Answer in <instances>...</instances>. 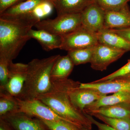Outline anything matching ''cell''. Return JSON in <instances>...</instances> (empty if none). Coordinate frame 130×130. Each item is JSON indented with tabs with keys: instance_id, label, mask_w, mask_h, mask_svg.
<instances>
[{
	"instance_id": "cell-1",
	"label": "cell",
	"mask_w": 130,
	"mask_h": 130,
	"mask_svg": "<svg viewBox=\"0 0 130 130\" xmlns=\"http://www.w3.org/2000/svg\"><path fill=\"white\" fill-rule=\"evenodd\" d=\"M48 92L40 96V100L53 109L60 116L69 121L76 130L91 129L92 123L83 111L77 108L70 100L71 91L80 86L78 81L67 79L53 81Z\"/></svg>"
},
{
	"instance_id": "cell-2",
	"label": "cell",
	"mask_w": 130,
	"mask_h": 130,
	"mask_svg": "<svg viewBox=\"0 0 130 130\" xmlns=\"http://www.w3.org/2000/svg\"><path fill=\"white\" fill-rule=\"evenodd\" d=\"M40 20L36 18H0V61L9 64L17 58L31 39L29 31Z\"/></svg>"
},
{
	"instance_id": "cell-3",
	"label": "cell",
	"mask_w": 130,
	"mask_h": 130,
	"mask_svg": "<svg viewBox=\"0 0 130 130\" xmlns=\"http://www.w3.org/2000/svg\"><path fill=\"white\" fill-rule=\"evenodd\" d=\"M60 55L35 59L27 64L26 79L21 94L17 98L23 100L37 99L51 90L53 86L51 70Z\"/></svg>"
},
{
	"instance_id": "cell-4",
	"label": "cell",
	"mask_w": 130,
	"mask_h": 130,
	"mask_svg": "<svg viewBox=\"0 0 130 130\" xmlns=\"http://www.w3.org/2000/svg\"><path fill=\"white\" fill-rule=\"evenodd\" d=\"M82 26L81 13L57 15L55 18L40 20L35 26L42 30L62 37L74 31Z\"/></svg>"
},
{
	"instance_id": "cell-5",
	"label": "cell",
	"mask_w": 130,
	"mask_h": 130,
	"mask_svg": "<svg viewBox=\"0 0 130 130\" xmlns=\"http://www.w3.org/2000/svg\"><path fill=\"white\" fill-rule=\"evenodd\" d=\"M16 98L19 107L18 112L44 120L66 123L75 130L71 123L60 116L51 107L40 100H23Z\"/></svg>"
},
{
	"instance_id": "cell-6",
	"label": "cell",
	"mask_w": 130,
	"mask_h": 130,
	"mask_svg": "<svg viewBox=\"0 0 130 130\" xmlns=\"http://www.w3.org/2000/svg\"><path fill=\"white\" fill-rule=\"evenodd\" d=\"M62 37L60 49L67 51L95 46L98 43L96 33L90 32L82 26Z\"/></svg>"
},
{
	"instance_id": "cell-7",
	"label": "cell",
	"mask_w": 130,
	"mask_h": 130,
	"mask_svg": "<svg viewBox=\"0 0 130 130\" xmlns=\"http://www.w3.org/2000/svg\"><path fill=\"white\" fill-rule=\"evenodd\" d=\"M125 53L124 50L98 43L95 47L90 63L91 67L96 71H105L109 65L121 58Z\"/></svg>"
},
{
	"instance_id": "cell-8",
	"label": "cell",
	"mask_w": 130,
	"mask_h": 130,
	"mask_svg": "<svg viewBox=\"0 0 130 130\" xmlns=\"http://www.w3.org/2000/svg\"><path fill=\"white\" fill-rule=\"evenodd\" d=\"M8 78L4 89L1 92H5L18 98L23 91L27 76V64L10 62L8 66Z\"/></svg>"
},
{
	"instance_id": "cell-9",
	"label": "cell",
	"mask_w": 130,
	"mask_h": 130,
	"mask_svg": "<svg viewBox=\"0 0 130 130\" xmlns=\"http://www.w3.org/2000/svg\"><path fill=\"white\" fill-rule=\"evenodd\" d=\"M15 130H51L41 120L22 112L0 117Z\"/></svg>"
},
{
	"instance_id": "cell-10",
	"label": "cell",
	"mask_w": 130,
	"mask_h": 130,
	"mask_svg": "<svg viewBox=\"0 0 130 130\" xmlns=\"http://www.w3.org/2000/svg\"><path fill=\"white\" fill-rule=\"evenodd\" d=\"M106 11L93 2L85 8L81 14L82 27L93 33L104 29Z\"/></svg>"
},
{
	"instance_id": "cell-11",
	"label": "cell",
	"mask_w": 130,
	"mask_h": 130,
	"mask_svg": "<svg viewBox=\"0 0 130 130\" xmlns=\"http://www.w3.org/2000/svg\"><path fill=\"white\" fill-rule=\"evenodd\" d=\"M107 95L93 89L76 87L69 94L70 100L77 108L84 112L85 107Z\"/></svg>"
},
{
	"instance_id": "cell-12",
	"label": "cell",
	"mask_w": 130,
	"mask_h": 130,
	"mask_svg": "<svg viewBox=\"0 0 130 130\" xmlns=\"http://www.w3.org/2000/svg\"><path fill=\"white\" fill-rule=\"evenodd\" d=\"M79 88L94 89L106 95L120 91L130 92V79L119 78L100 83H81Z\"/></svg>"
},
{
	"instance_id": "cell-13",
	"label": "cell",
	"mask_w": 130,
	"mask_h": 130,
	"mask_svg": "<svg viewBox=\"0 0 130 130\" xmlns=\"http://www.w3.org/2000/svg\"><path fill=\"white\" fill-rule=\"evenodd\" d=\"M44 1L25 0L19 3L9 7L0 14V18L19 19L36 17L33 14V11L40 3Z\"/></svg>"
},
{
	"instance_id": "cell-14",
	"label": "cell",
	"mask_w": 130,
	"mask_h": 130,
	"mask_svg": "<svg viewBox=\"0 0 130 130\" xmlns=\"http://www.w3.org/2000/svg\"><path fill=\"white\" fill-rule=\"evenodd\" d=\"M130 27V10L128 4L120 10L106 11L104 29Z\"/></svg>"
},
{
	"instance_id": "cell-15",
	"label": "cell",
	"mask_w": 130,
	"mask_h": 130,
	"mask_svg": "<svg viewBox=\"0 0 130 130\" xmlns=\"http://www.w3.org/2000/svg\"><path fill=\"white\" fill-rule=\"evenodd\" d=\"M31 39L36 40L42 48L47 51L55 49H60L62 43V37L42 30L31 29L28 32Z\"/></svg>"
},
{
	"instance_id": "cell-16",
	"label": "cell",
	"mask_w": 130,
	"mask_h": 130,
	"mask_svg": "<svg viewBox=\"0 0 130 130\" xmlns=\"http://www.w3.org/2000/svg\"><path fill=\"white\" fill-rule=\"evenodd\" d=\"M96 35L99 43L126 52L130 51V42L109 30L103 29Z\"/></svg>"
},
{
	"instance_id": "cell-17",
	"label": "cell",
	"mask_w": 130,
	"mask_h": 130,
	"mask_svg": "<svg viewBox=\"0 0 130 130\" xmlns=\"http://www.w3.org/2000/svg\"><path fill=\"white\" fill-rule=\"evenodd\" d=\"M92 115L98 114L114 118H130V103H122L111 106L101 107L85 112Z\"/></svg>"
},
{
	"instance_id": "cell-18",
	"label": "cell",
	"mask_w": 130,
	"mask_h": 130,
	"mask_svg": "<svg viewBox=\"0 0 130 130\" xmlns=\"http://www.w3.org/2000/svg\"><path fill=\"white\" fill-rule=\"evenodd\" d=\"M54 8L57 15L65 13H81L93 0H54Z\"/></svg>"
},
{
	"instance_id": "cell-19",
	"label": "cell",
	"mask_w": 130,
	"mask_h": 130,
	"mask_svg": "<svg viewBox=\"0 0 130 130\" xmlns=\"http://www.w3.org/2000/svg\"><path fill=\"white\" fill-rule=\"evenodd\" d=\"M74 65L68 55L58 57L54 64L51 73L52 82L67 79L72 72Z\"/></svg>"
},
{
	"instance_id": "cell-20",
	"label": "cell",
	"mask_w": 130,
	"mask_h": 130,
	"mask_svg": "<svg viewBox=\"0 0 130 130\" xmlns=\"http://www.w3.org/2000/svg\"><path fill=\"white\" fill-rule=\"evenodd\" d=\"M122 103H130V92L120 91L113 93L111 95L104 96L85 107L84 112L85 113L101 107L111 106Z\"/></svg>"
},
{
	"instance_id": "cell-21",
	"label": "cell",
	"mask_w": 130,
	"mask_h": 130,
	"mask_svg": "<svg viewBox=\"0 0 130 130\" xmlns=\"http://www.w3.org/2000/svg\"><path fill=\"white\" fill-rule=\"evenodd\" d=\"M19 108L16 97L6 92L0 91V117L18 112Z\"/></svg>"
},
{
	"instance_id": "cell-22",
	"label": "cell",
	"mask_w": 130,
	"mask_h": 130,
	"mask_svg": "<svg viewBox=\"0 0 130 130\" xmlns=\"http://www.w3.org/2000/svg\"><path fill=\"white\" fill-rule=\"evenodd\" d=\"M95 46L68 51L67 55L74 66L90 63Z\"/></svg>"
},
{
	"instance_id": "cell-23",
	"label": "cell",
	"mask_w": 130,
	"mask_h": 130,
	"mask_svg": "<svg viewBox=\"0 0 130 130\" xmlns=\"http://www.w3.org/2000/svg\"><path fill=\"white\" fill-rule=\"evenodd\" d=\"M117 130H130V118H114L98 114H94L91 115Z\"/></svg>"
},
{
	"instance_id": "cell-24",
	"label": "cell",
	"mask_w": 130,
	"mask_h": 130,
	"mask_svg": "<svg viewBox=\"0 0 130 130\" xmlns=\"http://www.w3.org/2000/svg\"><path fill=\"white\" fill-rule=\"evenodd\" d=\"M105 11H115L120 10L130 0H93Z\"/></svg>"
},
{
	"instance_id": "cell-25",
	"label": "cell",
	"mask_w": 130,
	"mask_h": 130,
	"mask_svg": "<svg viewBox=\"0 0 130 130\" xmlns=\"http://www.w3.org/2000/svg\"><path fill=\"white\" fill-rule=\"evenodd\" d=\"M130 74V59L128 60V63L125 65L123 66V67L120 68L111 73L108 75L104 77L96 80L93 81V83H100V82H104L109 80H112L115 78L123 77L126 75Z\"/></svg>"
},
{
	"instance_id": "cell-26",
	"label": "cell",
	"mask_w": 130,
	"mask_h": 130,
	"mask_svg": "<svg viewBox=\"0 0 130 130\" xmlns=\"http://www.w3.org/2000/svg\"><path fill=\"white\" fill-rule=\"evenodd\" d=\"M41 120L51 130H75L66 123Z\"/></svg>"
},
{
	"instance_id": "cell-27",
	"label": "cell",
	"mask_w": 130,
	"mask_h": 130,
	"mask_svg": "<svg viewBox=\"0 0 130 130\" xmlns=\"http://www.w3.org/2000/svg\"><path fill=\"white\" fill-rule=\"evenodd\" d=\"M25 0H0V14L9 7Z\"/></svg>"
},
{
	"instance_id": "cell-28",
	"label": "cell",
	"mask_w": 130,
	"mask_h": 130,
	"mask_svg": "<svg viewBox=\"0 0 130 130\" xmlns=\"http://www.w3.org/2000/svg\"><path fill=\"white\" fill-rule=\"evenodd\" d=\"M108 30L121 36L130 42V27L108 29Z\"/></svg>"
},
{
	"instance_id": "cell-29",
	"label": "cell",
	"mask_w": 130,
	"mask_h": 130,
	"mask_svg": "<svg viewBox=\"0 0 130 130\" xmlns=\"http://www.w3.org/2000/svg\"><path fill=\"white\" fill-rule=\"evenodd\" d=\"M88 118L89 120L92 124L95 125L98 128L99 130H117L114 129L109 126L105 124H102L98 122L93 118L91 115L85 113Z\"/></svg>"
},
{
	"instance_id": "cell-30",
	"label": "cell",
	"mask_w": 130,
	"mask_h": 130,
	"mask_svg": "<svg viewBox=\"0 0 130 130\" xmlns=\"http://www.w3.org/2000/svg\"><path fill=\"white\" fill-rule=\"evenodd\" d=\"M0 130H15L7 123L0 119Z\"/></svg>"
},
{
	"instance_id": "cell-31",
	"label": "cell",
	"mask_w": 130,
	"mask_h": 130,
	"mask_svg": "<svg viewBox=\"0 0 130 130\" xmlns=\"http://www.w3.org/2000/svg\"><path fill=\"white\" fill-rule=\"evenodd\" d=\"M121 78H125L130 79V74H128V75H126V76H125Z\"/></svg>"
},
{
	"instance_id": "cell-32",
	"label": "cell",
	"mask_w": 130,
	"mask_h": 130,
	"mask_svg": "<svg viewBox=\"0 0 130 130\" xmlns=\"http://www.w3.org/2000/svg\"><path fill=\"white\" fill-rule=\"evenodd\" d=\"M85 130H91L89 129H85Z\"/></svg>"
},
{
	"instance_id": "cell-33",
	"label": "cell",
	"mask_w": 130,
	"mask_h": 130,
	"mask_svg": "<svg viewBox=\"0 0 130 130\" xmlns=\"http://www.w3.org/2000/svg\"><path fill=\"white\" fill-rule=\"evenodd\" d=\"M50 1H54V0H50Z\"/></svg>"
}]
</instances>
